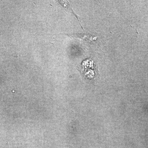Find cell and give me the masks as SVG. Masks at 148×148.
<instances>
[{
    "label": "cell",
    "mask_w": 148,
    "mask_h": 148,
    "mask_svg": "<svg viewBox=\"0 0 148 148\" xmlns=\"http://www.w3.org/2000/svg\"><path fill=\"white\" fill-rule=\"evenodd\" d=\"M84 64L83 63L82 65L80 67V71L81 72L84 77L87 80H90V81H92L97 76V68L95 67V65L93 64L92 67H91L90 69H88L87 64L86 63L85 61L83 62Z\"/></svg>",
    "instance_id": "1"
}]
</instances>
